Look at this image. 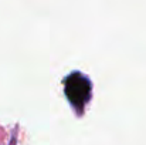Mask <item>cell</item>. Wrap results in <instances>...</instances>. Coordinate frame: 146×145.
Here are the masks:
<instances>
[]
</instances>
